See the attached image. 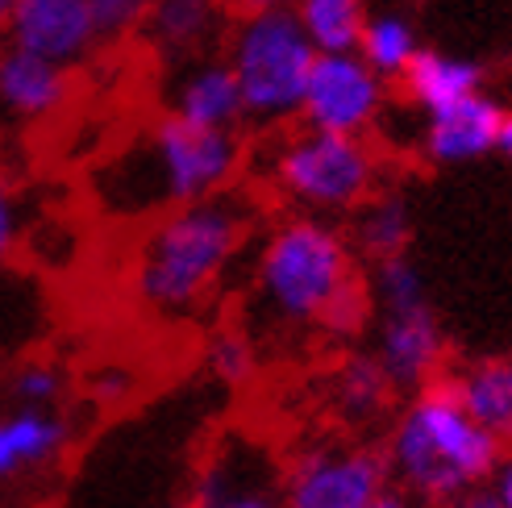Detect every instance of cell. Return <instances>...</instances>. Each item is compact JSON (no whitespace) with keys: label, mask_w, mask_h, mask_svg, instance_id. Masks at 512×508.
Instances as JSON below:
<instances>
[{"label":"cell","mask_w":512,"mask_h":508,"mask_svg":"<svg viewBox=\"0 0 512 508\" xmlns=\"http://www.w3.org/2000/svg\"><path fill=\"white\" fill-rule=\"evenodd\" d=\"M242 171V130H204L159 113L88 171V200L105 221L146 225L179 205L234 188Z\"/></svg>","instance_id":"cell-1"},{"label":"cell","mask_w":512,"mask_h":508,"mask_svg":"<svg viewBox=\"0 0 512 508\" xmlns=\"http://www.w3.org/2000/svg\"><path fill=\"white\" fill-rule=\"evenodd\" d=\"M254 225H259V200L238 184L146 221L130 267L134 300L159 321L196 317L221 292Z\"/></svg>","instance_id":"cell-2"},{"label":"cell","mask_w":512,"mask_h":508,"mask_svg":"<svg viewBox=\"0 0 512 508\" xmlns=\"http://www.w3.org/2000/svg\"><path fill=\"white\" fill-rule=\"evenodd\" d=\"M504 446L483 429L450 379L438 375L413 392L388 438V471L400 488L425 500H458L467 488L488 484Z\"/></svg>","instance_id":"cell-3"},{"label":"cell","mask_w":512,"mask_h":508,"mask_svg":"<svg viewBox=\"0 0 512 508\" xmlns=\"http://www.w3.org/2000/svg\"><path fill=\"white\" fill-rule=\"evenodd\" d=\"M358 275V254L329 217L275 221L254 254V304L279 329H321L325 309Z\"/></svg>","instance_id":"cell-4"},{"label":"cell","mask_w":512,"mask_h":508,"mask_svg":"<svg viewBox=\"0 0 512 508\" xmlns=\"http://www.w3.org/2000/svg\"><path fill=\"white\" fill-rule=\"evenodd\" d=\"M221 55L238 75L250 130L279 134L300 121L304 84H309L317 46L304 34L292 0L234 13Z\"/></svg>","instance_id":"cell-5"},{"label":"cell","mask_w":512,"mask_h":508,"mask_svg":"<svg viewBox=\"0 0 512 508\" xmlns=\"http://www.w3.org/2000/svg\"><path fill=\"white\" fill-rule=\"evenodd\" d=\"M267 180L296 213L350 217L383 180V159L363 134L279 130L267 155Z\"/></svg>","instance_id":"cell-6"},{"label":"cell","mask_w":512,"mask_h":508,"mask_svg":"<svg viewBox=\"0 0 512 508\" xmlns=\"http://www.w3.org/2000/svg\"><path fill=\"white\" fill-rule=\"evenodd\" d=\"M392 80L358 55V50H325L313 59L309 84H304L300 125L334 134H371L388 113Z\"/></svg>","instance_id":"cell-7"},{"label":"cell","mask_w":512,"mask_h":508,"mask_svg":"<svg viewBox=\"0 0 512 508\" xmlns=\"http://www.w3.org/2000/svg\"><path fill=\"white\" fill-rule=\"evenodd\" d=\"M388 454L367 446H321L288 467V508H363L388 488Z\"/></svg>","instance_id":"cell-8"},{"label":"cell","mask_w":512,"mask_h":508,"mask_svg":"<svg viewBox=\"0 0 512 508\" xmlns=\"http://www.w3.org/2000/svg\"><path fill=\"white\" fill-rule=\"evenodd\" d=\"M163 113L204 125V130H242L246 125L242 88H238V75L221 50L167 67Z\"/></svg>","instance_id":"cell-9"},{"label":"cell","mask_w":512,"mask_h":508,"mask_svg":"<svg viewBox=\"0 0 512 508\" xmlns=\"http://www.w3.org/2000/svg\"><path fill=\"white\" fill-rule=\"evenodd\" d=\"M5 42L63 67H84L100 50L88 0H13Z\"/></svg>","instance_id":"cell-10"},{"label":"cell","mask_w":512,"mask_h":508,"mask_svg":"<svg viewBox=\"0 0 512 508\" xmlns=\"http://www.w3.org/2000/svg\"><path fill=\"white\" fill-rule=\"evenodd\" d=\"M75 67L42 59L13 42L0 46V117L17 125H46L71 109Z\"/></svg>","instance_id":"cell-11"},{"label":"cell","mask_w":512,"mask_h":508,"mask_svg":"<svg viewBox=\"0 0 512 508\" xmlns=\"http://www.w3.org/2000/svg\"><path fill=\"white\" fill-rule=\"evenodd\" d=\"M229 21H234V13L221 0H155L138 38L163 67H175L221 50Z\"/></svg>","instance_id":"cell-12"},{"label":"cell","mask_w":512,"mask_h":508,"mask_svg":"<svg viewBox=\"0 0 512 508\" xmlns=\"http://www.w3.org/2000/svg\"><path fill=\"white\" fill-rule=\"evenodd\" d=\"M421 155L433 167H463L483 155H496V130L504 105L492 100L488 92H471L463 100H454L446 109L421 113Z\"/></svg>","instance_id":"cell-13"},{"label":"cell","mask_w":512,"mask_h":508,"mask_svg":"<svg viewBox=\"0 0 512 508\" xmlns=\"http://www.w3.org/2000/svg\"><path fill=\"white\" fill-rule=\"evenodd\" d=\"M375 359L388 371L392 388H408V392H417L429 379L442 375L446 334L429 304L425 309H408V313H383Z\"/></svg>","instance_id":"cell-14"},{"label":"cell","mask_w":512,"mask_h":508,"mask_svg":"<svg viewBox=\"0 0 512 508\" xmlns=\"http://www.w3.org/2000/svg\"><path fill=\"white\" fill-rule=\"evenodd\" d=\"M67 446H71V425L63 413L38 409V404H13L0 417V484L55 467L67 454Z\"/></svg>","instance_id":"cell-15"},{"label":"cell","mask_w":512,"mask_h":508,"mask_svg":"<svg viewBox=\"0 0 512 508\" xmlns=\"http://www.w3.org/2000/svg\"><path fill=\"white\" fill-rule=\"evenodd\" d=\"M400 92L413 109L433 113V109H446L454 100H463L471 92H483V67L475 59L463 55H450V50H429L421 46L417 59L404 67L400 75Z\"/></svg>","instance_id":"cell-16"},{"label":"cell","mask_w":512,"mask_h":508,"mask_svg":"<svg viewBox=\"0 0 512 508\" xmlns=\"http://www.w3.org/2000/svg\"><path fill=\"white\" fill-rule=\"evenodd\" d=\"M446 379L463 400V409L500 446H512V359H479L458 367Z\"/></svg>","instance_id":"cell-17"},{"label":"cell","mask_w":512,"mask_h":508,"mask_svg":"<svg viewBox=\"0 0 512 508\" xmlns=\"http://www.w3.org/2000/svg\"><path fill=\"white\" fill-rule=\"evenodd\" d=\"M346 238L358 259H367V263L408 254V242H413V209H408V200L400 192L375 188L363 205L350 213Z\"/></svg>","instance_id":"cell-18"},{"label":"cell","mask_w":512,"mask_h":508,"mask_svg":"<svg viewBox=\"0 0 512 508\" xmlns=\"http://www.w3.org/2000/svg\"><path fill=\"white\" fill-rule=\"evenodd\" d=\"M421 38H417V25L408 21L404 13H367L363 25V38H358V55H363L383 80H400L404 67L417 59Z\"/></svg>","instance_id":"cell-19"},{"label":"cell","mask_w":512,"mask_h":508,"mask_svg":"<svg viewBox=\"0 0 512 508\" xmlns=\"http://www.w3.org/2000/svg\"><path fill=\"white\" fill-rule=\"evenodd\" d=\"M292 9L309 42L317 46V55H325V50H358V38H363L367 25L363 0H292Z\"/></svg>","instance_id":"cell-20"},{"label":"cell","mask_w":512,"mask_h":508,"mask_svg":"<svg viewBox=\"0 0 512 508\" xmlns=\"http://www.w3.org/2000/svg\"><path fill=\"white\" fill-rule=\"evenodd\" d=\"M284 479H288L284 467H246V471L213 479L192 504L196 508H288Z\"/></svg>","instance_id":"cell-21"},{"label":"cell","mask_w":512,"mask_h":508,"mask_svg":"<svg viewBox=\"0 0 512 508\" xmlns=\"http://www.w3.org/2000/svg\"><path fill=\"white\" fill-rule=\"evenodd\" d=\"M392 379L379 367L375 354H350L334 375V400L350 421H371L388 409L392 400Z\"/></svg>","instance_id":"cell-22"},{"label":"cell","mask_w":512,"mask_h":508,"mask_svg":"<svg viewBox=\"0 0 512 508\" xmlns=\"http://www.w3.org/2000/svg\"><path fill=\"white\" fill-rule=\"evenodd\" d=\"M371 300L383 313H408V309H425L429 292H425V275L408 254H392V259L375 263L371 279Z\"/></svg>","instance_id":"cell-23"},{"label":"cell","mask_w":512,"mask_h":508,"mask_svg":"<svg viewBox=\"0 0 512 508\" xmlns=\"http://www.w3.org/2000/svg\"><path fill=\"white\" fill-rule=\"evenodd\" d=\"M204 367H209L221 384L242 388L259 371V350H254V338L242 325H221L204 342Z\"/></svg>","instance_id":"cell-24"},{"label":"cell","mask_w":512,"mask_h":508,"mask_svg":"<svg viewBox=\"0 0 512 508\" xmlns=\"http://www.w3.org/2000/svg\"><path fill=\"white\" fill-rule=\"evenodd\" d=\"M9 396H13V404L59 409V400L67 396V371L50 359H30L9 375Z\"/></svg>","instance_id":"cell-25"},{"label":"cell","mask_w":512,"mask_h":508,"mask_svg":"<svg viewBox=\"0 0 512 508\" xmlns=\"http://www.w3.org/2000/svg\"><path fill=\"white\" fill-rule=\"evenodd\" d=\"M150 5H155V0H88L100 46H121V42L138 38L150 17Z\"/></svg>","instance_id":"cell-26"},{"label":"cell","mask_w":512,"mask_h":508,"mask_svg":"<svg viewBox=\"0 0 512 508\" xmlns=\"http://www.w3.org/2000/svg\"><path fill=\"white\" fill-rule=\"evenodd\" d=\"M371 309H375V300H371V284L367 279H350V284L334 296V304L325 309V317H321V334H329V338H354L358 329L367 325V317H371Z\"/></svg>","instance_id":"cell-27"},{"label":"cell","mask_w":512,"mask_h":508,"mask_svg":"<svg viewBox=\"0 0 512 508\" xmlns=\"http://www.w3.org/2000/svg\"><path fill=\"white\" fill-rule=\"evenodd\" d=\"M25 234H30V209H25V196L0 175V267L21 250Z\"/></svg>","instance_id":"cell-28"},{"label":"cell","mask_w":512,"mask_h":508,"mask_svg":"<svg viewBox=\"0 0 512 508\" xmlns=\"http://www.w3.org/2000/svg\"><path fill=\"white\" fill-rule=\"evenodd\" d=\"M88 392H92L96 404H130L134 392H138V371L121 367V363H105V367L92 371Z\"/></svg>","instance_id":"cell-29"},{"label":"cell","mask_w":512,"mask_h":508,"mask_svg":"<svg viewBox=\"0 0 512 508\" xmlns=\"http://www.w3.org/2000/svg\"><path fill=\"white\" fill-rule=\"evenodd\" d=\"M488 488L500 496V504H504V508H512V454H500L496 471L488 475Z\"/></svg>","instance_id":"cell-30"},{"label":"cell","mask_w":512,"mask_h":508,"mask_svg":"<svg viewBox=\"0 0 512 508\" xmlns=\"http://www.w3.org/2000/svg\"><path fill=\"white\" fill-rule=\"evenodd\" d=\"M454 508H504V504L488 484H475V488H467L463 496L454 500Z\"/></svg>","instance_id":"cell-31"},{"label":"cell","mask_w":512,"mask_h":508,"mask_svg":"<svg viewBox=\"0 0 512 508\" xmlns=\"http://www.w3.org/2000/svg\"><path fill=\"white\" fill-rule=\"evenodd\" d=\"M496 155L504 163H512V109H504L500 117V130H496Z\"/></svg>","instance_id":"cell-32"},{"label":"cell","mask_w":512,"mask_h":508,"mask_svg":"<svg viewBox=\"0 0 512 508\" xmlns=\"http://www.w3.org/2000/svg\"><path fill=\"white\" fill-rule=\"evenodd\" d=\"M363 508H408V500H404L400 492H392V488H383V492H375Z\"/></svg>","instance_id":"cell-33"},{"label":"cell","mask_w":512,"mask_h":508,"mask_svg":"<svg viewBox=\"0 0 512 508\" xmlns=\"http://www.w3.org/2000/svg\"><path fill=\"white\" fill-rule=\"evenodd\" d=\"M229 13H242V9H254V5H279V0H221Z\"/></svg>","instance_id":"cell-34"},{"label":"cell","mask_w":512,"mask_h":508,"mask_svg":"<svg viewBox=\"0 0 512 508\" xmlns=\"http://www.w3.org/2000/svg\"><path fill=\"white\" fill-rule=\"evenodd\" d=\"M9 13H13V0H0V38L9 30Z\"/></svg>","instance_id":"cell-35"},{"label":"cell","mask_w":512,"mask_h":508,"mask_svg":"<svg viewBox=\"0 0 512 508\" xmlns=\"http://www.w3.org/2000/svg\"><path fill=\"white\" fill-rule=\"evenodd\" d=\"M175 508H196V504H175Z\"/></svg>","instance_id":"cell-36"}]
</instances>
